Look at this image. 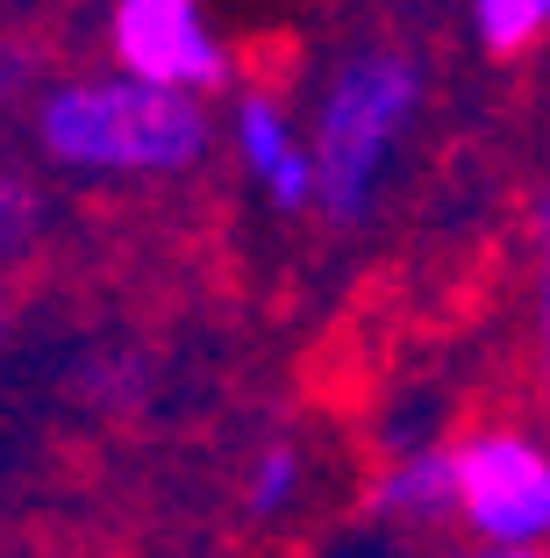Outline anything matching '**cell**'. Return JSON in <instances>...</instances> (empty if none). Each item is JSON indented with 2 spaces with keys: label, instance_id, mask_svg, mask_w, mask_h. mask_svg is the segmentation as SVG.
Segmentation results:
<instances>
[{
  "label": "cell",
  "instance_id": "cell-1",
  "mask_svg": "<svg viewBox=\"0 0 550 558\" xmlns=\"http://www.w3.org/2000/svg\"><path fill=\"white\" fill-rule=\"evenodd\" d=\"M215 144L208 100L144 86L130 72H94V80H58L36 100V150L65 172H194Z\"/></svg>",
  "mask_w": 550,
  "mask_h": 558
},
{
  "label": "cell",
  "instance_id": "cell-2",
  "mask_svg": "<svg viewBox=\"0 0 550 558\" xmlns=\"http://www.w3.org/2000/svg\"><path fill=\"white\" fill-rule=\"evenodd\" d=\"M421 108V72L407 65L401 50H357L343 58L337 80L322 86V108H315V208L357 222L372 208L379 180H387V158L401 144V130Z\"/></svg>",
  "mask_w": 550,
  "mask_h": 558
},
{
  "label": "cell",
  "instance_id": "cell-3",
  "mask_svg": "<svg viewBox=\"0 0 550 558\" xmlns=\"http://www.w3.org/2000/svg\"><path fill=\"white\" fill-rule=\"evenodd\" d=\"M457 515L486 551L550 544V451L522 429H486L457 444Z\"/></svg>",
  "mask_w": 550,
  "mask_h": 558
},
{
  "label": "cell",
  "instance_id": "cell-4",
  "mask_svg": "<svg viewBox=\"0 0 550 558\" xmlns=\"http://www.w3.org/2000/svg\"><path fill=\"white\" fill-rule=\"evenodd\" d=\"M108 44H114V65L144 86L208 94V86L229 80V50L215 44L200 0H114Z\"/></svg>",
  "mask_w": 550,
  "mask_h": 558
},
{
  "label": "cell",
  "instance_id": "cell-5",
  "mask_svg": "<svg viewBox=\"0 0 550 558\" xmlns=\"http://www.w3.org/2000/svg\"><path fill=\"white\" fill-rule=\"evenodd\" d=\"M236 150H243V172L258 180V194L279 215L315 208V144L293 130L286 108L265 86H243L236 94Z\"/></svg>",
  "mask_w": 550,
  "mask_h": 558
},
{
  "label": "cell",
  "instance_id": "cell-6",
  "mask_svg": "<svg viewBox=\"0 0 550 558\" xmlns=\"http://www.w3.org/2000/svg\"><path fill=\"white\" fill-rule=\"evenodd\" d=\"M372 509L393 523H429V515H457V451L421 444L407 459H393L372 487Z\"/></svg>",
  "mask_w": 550,
  "mask_h": 558
},
{
  "label": "cell",
  "instance_id": "cell-7",
  "mask_svg": "<svg viewBox=\"0 0 550 558\" xmlns=\"http://www.w3.org/2000/svg\"><path fill=\"white\" fill-rule=\"evenodd\" d=\"M472 36L493 58H522L550 36V0H472Z\"/></svg>",
  "mask_w": 550,
  "mask_h": 558
},
{
  "label": "cell",
  "instance_id": "cell-8",
  "mask_svg": "<svg viewBox=\"0 0 550 558\" xmlns=\"http://www.w3.org/2000/svg\"><path fill=\"white\" fill-rule=\"evenodd\" d=\"M36 230H44V194L22 180L15 165H0V265L29 258Z\"/></svg>",
  "mask_w": 550,
  "mask_h": 558
},
{
  "label": "cell",
  "instance_id": "cell-9",
  "mask_svg": "<svg viewBox=\"0 0 550 558\" xmlns=\"http://www.w3.org/2000/svg\"><path fill=\"white\" fill-rule=\"evenodd\" d=\"M293 487H301V451H293V444H265L258 465H250V509L279 515L293 501Z\"/></svg>",
  "mask_w": 550,
  "mask_h": 558
},
{
  "label": "cell",
  "instance_id": "cell-10",
  "mask_svg": "<svg viewBox=\"0 0 550 558\" xmlns=\"http://www.w3.org/2000/svg\"><path fill=\"white\" fill-rule=\"evenodd\" d=\"M29 80H36V58H29L22 44H0V100H8V94H22Z\"/></svg>",
  "mask_w": 550,
  "mask_h": 558
},
{
  "label": "cell",
  "instance_id": "cell-11",
  "mask_svg": "<svg viewBox=\"0 0 550 558\" xmlns=\"http://www.w3.org/2000/svg\"><path fill=\"white\" fill-rule=\"evenodd\" d=\"M536 244H543V315H550V194L536 208Z\"/></svg>",
  "mask_w": 550,
  "mask_h": 558
},
{
  "label": "cell",
  "instance_id": "cell-12",
  "mask_svg": "<svg viewBox=\"0 0 550 558\" xmlns=\"http://www.w3.org/2000/svg\"><path fill=\"white\" fill-rule=\"evenodd\" d=\"M479 558H543V551H479Z\"/></svg>",
  "mask_w": 550,
  "mask_h": 558
},
{
  "label": "cell",
  "instance_id": "cell-13",
  "mask_svg": "<svg viewBox=\"0 0 550 558\" xmlns=\"http://www.w3.org/2000/svg\"><path fill=\"white\" fill-rule=\"evenodd\" d=\"M0 344H8V294H0Z\"/></svg>",
  "mask_w": 550,
  "mask_h": 558
},
{
  "label": "cell",
  "instance_id": "cell-14",
  "mask_svg": "<svg viewBox=\"0 0 550 558\" xmlns=\"http://www.w3.org/2000/svg\"><path fill=\"white\" fill-rule=\"evenodd\" d=\"M543 359H550V315H543Z\"/></svg>",
  "mask_w": 550,
  "mask_h": 558
}]
</instances>
